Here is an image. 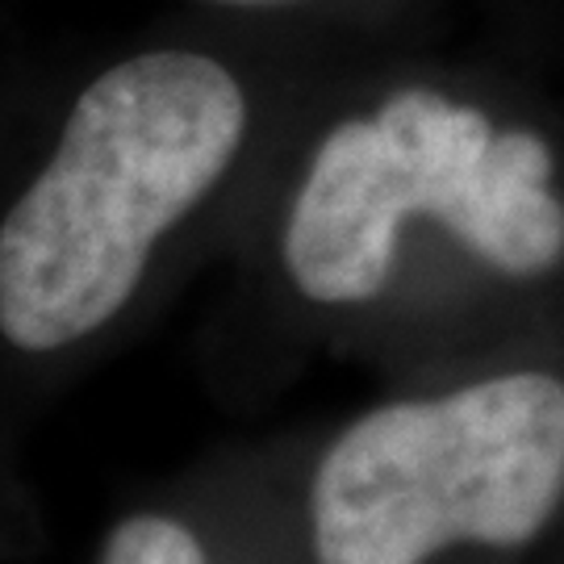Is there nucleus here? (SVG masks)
Here are the masks:
<instances>
[{"label":"nucleus","mask_w":564,"mask_h":564,"mask_svg":"<svg viewBox=\"0 0 564 564\" xmlns=\"http://www.w3.org/2000/svg\"><path fill=\"white\" fill-rule=\"evenodd\" d=\"M564 527V339L402 372L305 460L297 564H544Z\"/></svg>","instance_id":"nucleus-3"},{"label":"nucleus","mask_w":564,"mask_h":564,"mask_svg":"<svg viewBox=\"0 0 564 564\" xmlns=\"http://www.w3.org/2000/svg\"><path fill=\"white\" fill-rule=\"evenodd\" d=\"M97 564H214L193 519L172 510H134L109 527Z\"/></svg>","instance_id":"nucleus-5"},{"label":"nucleus","mask_w":564,"mask_h":564,"mask_svg":"<svg viewBox=\"0 0 564 564\" xmlns=\"http://www.w3.org/2000/svg\"><path fill=\"white\" fill-rule=\"evenodd\" d=\"M181 4L226 18L323 30L356 42H419L440 39V25L468 0H181Z\"/></svg>","instance_id":"nucleus-4"},{"label":"nucleus","mask_w":564,"mask_h":564,"mask_svg":"<svg viewBox=\"0 0 564 564\" xmlns=\"http://www.w3.org/2000/svg\"><path fill=\"white\" fill-rule=\"evenodd\" d=\"M372 46L184 9L42 105L0 193V356L59 368L235 247L326 84Z\"/></svg>","instance_id":"nucleus-2"},{"label":"nucleus","mask_w":564,"mask_h":564,"mask_svg":"<svg viewBox=\"0 0 564 564\" xmlns=\"http://www.w3.org/2000/svg\"><path fill=\"white\" fill-rule=\"evenodd\" d=\"M235 251L268 335L389 377L564 339V101L444 39L372 46L305 109Z\"/></svg>","instance_id":"nucleus-1"},{"label":"nucleus","mask_w":564,"mask_h":564,"mask_svg":"<svg viewBox=\"0 0 564 564\" xmlns=\"http://www.w3.org/2000/svg\"><path fill=\"white\" fill-rule=\"evenodd\" d=\"M544 564H564V527H561V535H556V544H552V552H547Z\"/></svg>","instance_id":"nucleus-6"}]
</instances>
